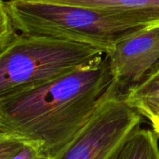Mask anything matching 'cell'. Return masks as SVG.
Returning <instances> with one entry per match:
<instances>
[{
    "label": "cell",
    "mask_w": 159,
    "mask_h": 159,
    "mask_svg": "<svg viewBox=\"0 0 159 159\" xmlns=\"http://www.w3.org/2000/svg\"><path fill=\"white\" fill-rule=\"evenodd\" d=\"M107 58L0 100V129L55 159L73 142L112 83Z\"/></svg>",
    "instance_id": "6da1fadb"
},
{
    "label": "cell",
    "mask_w": 159,
    "mask_h": 159,
    "mask_svg": "<svg viewBox=\"0 0 159 159\" xmlns=\"http://www.w3.org/2000/svg\"><path fill=\"white\" fill-rule=\"evenodd\" d=\"M20 34L89 45L106 53L120 39L149 24L116 12L37 0L6 2Z\"/></svg>",
    "instance_id": "7a4b0ae2"
},
{
    "label": "cell",
    "mask_w": 159,
    "mask_h": 159,
    "mask_svg": "<svg viewBox=\"0 0 159 159\" xmlns=\"http://www.w3.org/2000/svg\"><path fill=\"white\" fill-rule=\"evenodd\" d=\"M104 54L89 45L17 34L0 50V100L56 79Z\"/></svg>",
    "instance_id": "3957f363"
},
{
    "label": "cell",
    "mask_w": 159,
    "mask_h": 159,
    "mask_svg": "<svg viewBox=\"0 0 159 159\" xmlns=\"http://www.w3.org/2000/svg\"><path fill=\"white\" fill-rule=\"evenodd\" d=\"M113 81L106 96L73 142L55 159H114L142 122Z\"/></svg>",
    "instance_id": "277c9868"
},
{
    "label": "cell",
    "mask_w": 159,
    "mask_h": 159,
    "mask_svg": "<svg viewBox=\"0 0 159 159\" xmlns=\"http://www.w3.org/2000/svg\"><path fill=\"white\" fill-rule=\"evenodd\" d=\"M113 80L124 93L159 62V23L117 41L106 53Z\"/></svg>",
    "instance_id": "5b68a950"
},
{
    "label": "cell",
    "mask_w": 159,
    "mask_h": 159,
    "mask_svg": "<svg viewBox=\"0 0 159 159\" xmlns=\"http://www.w3.org/2000/svg\"><path fill=\"white\" fill-rule=\"evenodd\" d=\"M110 11L152 25L159 23V0H37Z\"/></svg>",
    "instance_id": "8992f818"
},
{
    "label": "cell",
    "mask_w": 159,
    "mask_h": 159,
    "mask_svg": "<svg viewBox=\"0 0 159 159\" xmlns=\"http://www.w3.org/2000/svg\"><path fill=\"white\" fill-rule=\"evenodd\" d=\"M124 100L146 118L159 112V62L142 81L124 92Z\"/></svg>",
    "instance_id": "52a82bcc"
},
{
    "label": "cell",
    "mask_w": 159,
    "mask_h": 159,
    "mask_svg": "<svg viewBox=\"0 0 159 159\" xmlns=\"http://www.w3.org/2000/svg\"><path fill=\"white\" fill-rule=\"evenodd\" d=\"M115 159H159V137L153 129H135Z\"/></svg>",
    "instance_id": "ba28073f"
},
{
    "label": "cell",
    "mask_w": 159,
    "mask_h": 159,
    "mask_svg": "<svg viewBox=\"0 0 159 159\" xmlns=\"http://www.w3.org/2000/svg\"><path fill=\"white\" fill-rule=\"evenodd\" d=\"M16 31L8 14L6 2L0 0V50H2L16 36Z\"/></svg>",
    "instance_id": "9c48e42d"
},
{
    "label": "cell",
    "mask_w": 159,
    "mask_h": 159,
    "mask_svg": "<svg viewBox=\"0 0 159 159\" xmlns=\"http://www.w3.org/2000/svg\"><path fill=\"white\" fill-rule=\"evenodd\" d=\"M25 143L24 141L0 129V159H11Z\"/></svg>",
    "instance_id": "30bf717a"
},
{
    "label": "cell",
    "mask_w": 159,
    "mask_h": 159,
    "mask_svg": "<svg viewBox=\"0 0 159 159\" xmlns=\"http://www.w3.org/2000/svg\"><path fill=\"white\" fill-rule=\"evenodd\" d=\"M11 159H51L34 143H26L23 148Z\"/></svg>",
    "instance_id": "8fae6325"
},
{
    "label": "cell",
    "mask_w": 159,
    "mask_h": 159,
    "mask_svg": "<svg viewBox=\"0 0 159 159\" xmlns=\"http://www.w3.org/2000/svg\"><path fill=\"white\" fill-rule=\"evenodd\" d=\"M147 119L150 121V124L152 126V129L158 135L159 137V112L150 116Z\"/></svg>",
    "instance_id": "7c38bea8"
},
{
    "label": "cell",
    "mask_w": 159,
    "mask_h": 159,
    "mask_svg": "<svg viewBox=\"0 0 159 159\" xmlns=\"http://www.w3.org/2000/svg\"><path fill=\"white\" fill-rule=\"evenodd\" d=\"M115 158H116V157H115ZM115 158H114V159H115Z\"/></svg>",
    "instance_id": "4fadbf2b"
}]
</instances>
